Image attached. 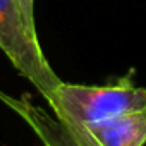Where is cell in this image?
I'll return each instance as SVG.
<instances>
[{
    "mask_svg": "<svg viewBox=\"0 0 146 146\" xmlns=\"http://www.w3.org/2000/svg\"><path fill=\"white\" fill-rule=\"evenodd\" d=\"M48 107L55 117L88 127L129 112L146 110V88L129 81L107 86L60 83Z\"/></svg>",
    "mask_w": 146,
    "mask_h": 146,
    "instance_id": "obj_1",
    "label": "cell"
},
{
    "mask_svg": "<svg viewBox=\"0 0 146 146\" xmlns=\"http://www.w3.org/2000/svg\"><path fill=\"white\" fill-rule=\"evenodd\" d=\"M0 50L50 105L62 81L50 67L36 29L26 21L17 0H0Z\"/></svg>",
    "mask_w": 146,
    "mask_h": 146,
    "instance_id": "obj_2",
    "label": "cell"
},
{
    "mask_svg": "<svg viewBox=\"0 0 146 146\" xmlns=\"http://www.w3.org/2000/svg\"><path fill=\"white\" fill-rule=\"evenodd\" d=\"M0 100L29 125L43 146H100L86 127L48 113L26 96L14 98L0 91Z\"/></svg>",
    "mask_w": 146,
    "mask_h": 146,
    "instance_id": "obj_3",
    "label": "cell"
},
{
    "mask_svg": "<svg viewBox=\"0 0 146 146\" xmlns=\"http://www.w3.org/2000/svg\"><path fill=\"white\" fill-rule=\"evenodd\" d=\"M100 146H144L146 110L129 112L86 127Z\"/></svg>",
    "mask_w": 146,
    "mask_h": 146,
    "instance_id": "obj_4",
    "label": "cell"
},
{
    "mask_svg": "<svg viewBox=\"0 0 146 146\" xmlns=\"http://www.w3.org/2000/svg\"><path fill=\"white\" fill-rule=\"evenodd\" d=\"M17 4H19L26 21L29 23V26L36 29V24H35V0H17Z\"/></svg>",
    "mask_w": 146,
    "mask_h": 146,
    "instance_id": "obj_5",
    "label": "cell"
}]
</instances>
